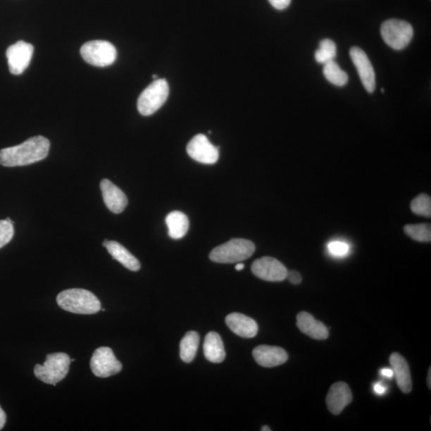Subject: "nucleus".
I'll use <instances>...</instances> for the list:
<instances>
[{
	"label": "nucleus",
	"instance_id": "7c9ffc66",
	"mask_svg": "<svg viewBox=\"0 0 431 431\" xmlns=\"http://www.w3.org/2000/svg\"><path fill=\"white\" fill-rule=\"evenodd\" d=\"M6 420H7V416H6L5 412L2 409V407L0 406V430L4 428Z\"/></svg>",
	"mask_w": 431,
	"mask_h": 431
},
{
	"label": "nucleus",
	"instance_id": "f257e3e1",
	"mask_svg": "<svg viewBox=\"0 0 431 431\" xmlns=\"http://www.w3.org/2000/svg\"><path fill=\"white\" fill-rule=\"evenodd\" d=\"M50 142L43 136L31 137L19 146L0 151V165L16 167L31 165L45 159L49 154Z\"/></svg>",
	"mask_w": 431,
	"mask_h": 431
},
{
	"label": "nucleus",
	"instance_id": "e433bc0d",
	"mask_svg": "<svg viewBox=\"0 0 431 431\" xmlns=\"http://www.w3.org/2000/svg\"><path fill=\"white\" fill-rule=\"evenodd\" d=\"M381 92H382V93H385V89H381Z\"/></svg>",
	"mask_w": 431,
	"mask_h": 431
},
{
	"label": "nucleus",
	"instance_id": "6e6552de",
	"mask_svg": "<svg viewBox=\"0 0 431 431\" xmlns=\"http://www.w3.org/2000/svg\"><path fill=\"white\" fill-rule=\"evenodd\" d=\"M91 368L94 375L100 378H108L119 373L123 369V365L110 347L101 346L94 352Z\"/></svg>",
	"mask_w": 431,
	"mask_h": 431
},
{
	"label": "nucleus",
	"instance_id": "423d86ee",
	"mask_svg": "<svg viewBox=\"0 0 431 431\" xmlns=\"http://www.w3.org/2000/svg\"><path fill=\"white\" fill-rule=\"evenodd\" d=\"M380 31L385 43L397 51L408 46L414 35V29L409 23L394 19L383 23Z\"/></svg>",
	"mask_w": 431,
	"mask_h": 431
},
{
	"label": "nucleus",
	"instance_id": "cd10ccee",
	"mask_svg": "<svg viewBox=\"0 0 431 431\" xmlns=\"http://www.w3.org/2000/svg\"><path fill=\"white\" fill-rule=\"evenodd\" d=\"M328 251L334 256H344L349 253V247L345 242H332L327 245Z\"/></svg>",
	"mask_w": 431,
	"mask_h": 431
},
{
	"label": "nucleus",
	"instance_id": "2f4dec72",
	"mask_svg": "<svg viewBox=\"0 0 431 431\" xmlns=\"http://www.w3.org/2000/svg\"><path fill=\"white\" fill-rule=\"evenodd\" d=\"M381 373L383 376H385L387 377V378H389V379H392V377L394 376V371L392 369H389V368L382 369Z\"/></svg>",
	"mask_w": 431,
	"mask_h": 431
},
{
	"label": "nucleus",
	"instance_id": "1a4fd4ad",
	"mask_svg": "<svg viewBox=\"0 0 431 431\" xmlns=\"http://www.w3.org/2000/svg\"><path fill=\"white\" fill-rule=\"evenodd\" d=\"M187 153L191 158L206 165H213L219 158V147H216L204 135H197L187 145Z\"/></svg>",
	"mask_w": 431,
	"mask_h": 431
},
{
	"label": "nucleus",
	"instance_id": "f03ea898",
	"mask_svg": "<svg viewBox=\"0 0 431 431\" xmlns=\"http://www.w3.org/2000/svg\"><path fill=\"white\" fill-rule=\"evenodd\" d=\"M57 303L62 309L75 314L92 315L101 310L99 299L92 292L82 289L60 292Z\"/></svg>",
	"mask_w": 431,
	"mask_h": 431
},
{
	"label": "nucleus",
	"instance_id": "412c9836",
	"mask_svg": "<svg viewBox=\"0 0 431 431\" xmlns=\"http://www.w3.org/2000/svg\"><path fill=\"white\" fill-rule=\"evenodd\" d=\"M165 223L172 239H178L187 235L189 221L187 216L180 211H173L167 215Z\"/></svg>",
	"mask_w": 431,
	"mask_h": 431
},
{
	"label": "nucleus",
	"instance_id": "f8f14e48",
	"mask_svg": "<svg viewBox=\"0 0 431 431\" xmlns=\"http://www.w3.org/2000/svg\"><path fill=\"white\" fill-rule=\"evenodd\" d=\"M350 56L358 70L363 85L368 93H373L376 87L375 73L367 54L361 48H351Z\"/></svg>",
	"mask_w": 431,
	"mask_h": 431
},
{
	"label": "nucleus",
	"instance_id": "a211bd4d",
	"mask_svg": "<svg viewBox=\"0 0 431 431\" xmlns=\"http://www.w3.org/2000/svg\"><path fill=\"white\" fill-rule=\"evenodd\" d=\"M389 361L401 392L410 393L412 390V380L408 363L397 352L392 353Z\"/></svg>",
	"mask_w": 431,
	"mask_h": 431
},
{
	"label": "nucleus",
	"instance_id": "4be33fe9",
	"mask_svg": "<svg viewBox=\"0 0 431 431\" xmlns=\"http://www.w3.org/2000/svg\"><path fill=\"white\" fill-rule=\"evenodd\" d=\"M200 343L199 335L196 332H189L180 344V356L185 363H191L194 361L197 349Z\"/></svg>",
	"mask_w": 431,
	"mask_h": 431
},
{
	"label": "nucleus",
	"instance_id": "6ab92c4d",
	"mask_svg": "<svg viewBox=\"0 0 431 431\" xmlns=\"http://www.w3.org/2000/svg\"><path fill=\"white\" fill-rule=\"evenodd\" d=\"M104 246L109 251L113 258L121 263L125 268L133 272L139 270L141 268L139 261L135 256L132 255L121 244L106 239L104 242Z\"/></svg>",
	"mask_w": 431,
	"mask_h": 431
},
{
	"label": "nucleus",
	"instance_id": "20e7f679",
	"mask_svg": "<svg viewBox=\"0 0 431 431\" xmlns=\"http://www.w3.org/2000/svg\"><path fill=\"white\" fill-rule=\"evenodd\" d=\"M70 358L63 352L47 355L43 365H35L34 373L42 382L56 386L69 373Z\"/></svg>",
	"mask_w": 431,
	"mask_h": 431
},
{
	"label": "nucleus",
	"instance_id": "9b49d317",
	"mask_svg": "<svg viewBox=\"0 0 431 431\" xmlns=\"http://www.w3.org/2000/svg\"><path fill=\"white\" fill-rule=\"evenodd\" d=\"M251 272L263 280L280 282L287 278V270L282 263L270 256H263L251 265Z\"/></svg>",
	"mask_w": 431,
	"mask_h": 431
},
{
	"label": "nucleus",
	"instance_id": "a878e982",
	"mask_svg": "<svg viewBox=\"0 0 431 431\" xmlns=\"http://www.w3.org/2000/svg\"><path fill=\"white\" fill-rule=\"evenodd\" d=\"M411 211L416 215L430 218L431 199L430 196L422 194L416 197L411 203Z\"/></svg>",
	"mask_w": 431,
	"mask_h": 431
},
{
	"label": "nucleus",
	"instance_id": "b1692460",
	"mask_svg": "<svg viewBox=\"0 0 431 431\" xmlns=\"http://www.w3.org/2000/svg\"><path fill=\"white\" fill-rule=\"evenodd\" d=\"M337 45L331 39H323L320 43V48L315 52L317 63L325 64L334 60L337 56Z\"/></svg>",
	"mask_w": 431,
	"mask_h": 431
},
{
	"label": "nucleus",
	"instance_id": "72a5a7b5",
	"mask_svg": "<svg viewBox=\"0 0 431 431\" xmlns=\"http://www.w3.org/2000/svg\"><path fill=\"white\" fill-rule=\"evenodd\" d=\"M235 268L237 271H242L244 268V265L242 263H238Z\"/></svg>",
	"mask_w": 431,
	"mask_h": 431
},
{
	"label": "nucleus",
	"instance_id": "9d476101",
	"mask_svg": "<svg viewBox=\"0 0 431 431\" xmlns=\"http://www.w3.org/2000/svg\"><path fill=\"white\" fill-rule=\"evenodd\" d=\"M34 46L24 41L10 46L6 52L9 70L12 75H19L25 70L33 56Z\"/></svg>",
	"mask_w": 431,
	"mask_h": 431
},
{
	"label": "nucleus",
	"instance_id": "f3484780",
	"mask_svg": "<svg viewBox=\"0 0 431 431\" xmlns=\"http://www.w3.org/2000/svg\"><path fill=\"white\" fill-rule=\"evenodd\" d=\"M296 325L299 330L311 339L325 340L329 337L327 327L314 318L307 311H301L296 316Z\"/></svg>",
	"mask_w": 431,
	"mask_h": 431
},
{
	"label": "nucleus",
	"instance_id": "f704fd0d",
	"mask_svg": "<svg viewBox=\"0 0 431 431\" xmlns=\"http://www.w3.org/2000/svg\"><path fill=\"white\" fill-rule=\"evenodd\" d=\"M427 385L429 388H431V369L429 368L428 375H427Z\"/></svg>",
	"mask_w": 431,
	"mask_h": 431
},
{
	"label": "nucleus",
	"instance_id": "2eb2a0df",
	"mask_svg": "<svg viewBox=\"0 0 431 431\" xmlns=\"http://www.w3.org/2000/svg\"><path fill=\"white\" fill-rule=\"evenodd\" d=\"M100 188L106 207L115 214L123 212L128 205L127 197L123 192L108 179L101 182Z\"/></svg>",
	"mask_w": 431,
	"mask_h": 431
},
{
	"label": "nucleus",
	"instance_id": "c85d7f7f",
	"mask_svg": "<svg viewBox=\"0 0 431 431\" xmlns=\"http://www.w3.org/2000/svg\"><path fill=\"white\" fill-rule=\"evenodd\" d=\"M273 7L277 10H284L289 7L292 0H268Z\"/></svg>",
	"mask_w": 431,
	"mask_h": 431
},
{
	"label": "nucleus",
	"instance_id": "c756f323",
	"mask_svg": "<svg viewBox=\"0 0 431 431\" xmlns=\"http://www.w3.org/2000/svg\"><path fill=\"white\" fill-rule=\"evenodd\" d=\"M293 285H299L301 283V275L296 271L287 272V278Z\"/></svg>",
	"mask_w": 431,
	"mask_h": 431
},
{
	"label": "nucleus",
	"instance_id": "393cba45",
	"mask_svg": "<svg viewBox=\"0 0 431 431\" xmlns=\"http://www.w3.org/2000/svg\"><path fill=\"white\" fill-rule=\"evenodd\" d=\"M404 232L407 236L415 241L419 242H430L431 241L430 225H407L404 227Z\"/></svg>",
	"mask_w": 431,
	"mask_h": 431
},
{
	"label": "nucleus",
	"instance_id": "4468645a",
	"mask_svg": "<svg viewBox=\"0 0 431 431\" xmlns=\"http://www.w3.org/2000/svg\"><path fill=\"white\" fill-rule=\"evenodd\" d=\"M255 361L263 368H274L284 364L289 358L287 352L281 347L260 345L253 351Z\"/></svg>",
	"mask_w": 431,
	"mask_h": 431
},
{
	"label": "nucleus",
	"instance_id": "c9c22d12",
	"mask_svg": "<svg viewBox=\"0 0 431 431\" xmlns=\"http://www.w3.org/2000/svg\"><path fill=\"white\" fill-rule=\"evenodd\" d=\"M261 430H262V431H270V430H271V429H270V428H269L268 426H263V427L261 428Z\"/></svg>",
	"mask_w": 431,
	"mask_h": 431
},
{
	"label": "nucleus",
	"instance_id": "7ed1b4c3",
	"mask_svg": "<svg viewBox=\"0 0 431 431\" xmlns=\"http://www.w3.org/2000/svg\"><path fill=\"white\" fill-rule=\"evenodd\" d=\"M255 250V244L249 239L235 238L213 249L209 259L220 263L242 262L253 256Z\"/></svg>",
	"mask_w": 431,
	"mask_h": 431
},
{
	"label": "nucleus",
	"instance_id": "39448f33",
	"mask_svg": "<svg viewBox=\"0 0 431 431\" xmlns=\"http://www.w3.org/2000/svg\"><path fill=\"white\" fill-rule=\"evenodd\" d=\"M170 94L169 84L163 79L155 80L140 94L137 110L143 116L152 115L165 103Z\"/></svg>",
	"mask_w": 431,
	"mask_h": 431
},
{
	"label": "nucleus",
	"instance_id": "473e14b6",
	"mask_svg": "<svg viewBox=\"0 0 431 431\" xmlns=\"http://www.w3.org/2000/svg\"><path fill=\"white\" fill-rule=\"evenodd\" d=\"M374 390L377 394H385L386 391V388L383 387L382 385H380V383H376V385L374 387Z\"/></svg>",
	"mask_w": 431,
	"mask_h": 431
},
{
	"label": "nucleus",
	"instance_id": "dca6fc26",
	"mask_svg": "<svg viewBox=\"0 0 431 431\" xmlns=\"http://www.w3.org/2000/svg\"><path fill=\"white\" fill-rule=\"evenodd\" d=\"M225 323L232 332L242 338H254L258 332V325L250 317L233 313L226 316Z\"/></svg>",
	"mask_w": 431,
	"mask_h": 431
},
{
	"label": "nucleus",
	"instance_id": "5701e85b",
	"mask_svg": "<svg viewBox=\"0 0 431 431\" xmlns=\"http://www.w3.org/2000/svg\"><path fill=\"white\" fill-rule=\"evenodd\" d=\"M323 71L326 80L335 86L344 87L349 82V76L346 72L341 69L334 60L325 63Z\"/></svg>",
	"mask_w": 431,
	"mask_h": 431
},
{
	"label": "nucleus",
	"instance_id": "0eeeda50",
	"mask_svg": "<svg viewBox=\"0 0 431 431\" xmlns=\"http://www.w3.org/2000/svg\"><path fill=\"white\" fill-rule=\"evenodd\" d=\"M80 53L85 62L99 68L112 65L117 58L115 46L104 40L88 42L81 47Z\"/></svg>",
	"mask_w": 431,
	"mask_h": 431
},
{
	"label": "nucleus",
	"instance_id": "ddd939ff",
	"mask_svg": "<svg viewBox=\"0 0 431 431\" xmlns=\"http://www.w3.org/2000/svg\"><path fill=\"white\" fill-rule=\"evenodd\" d=\"M352 401L351 389L346 382H337L330 387L327 398L326 404L329 411L335 416L339 415L350 404Z\"/></svg>",
	"mask_w": 431,
	"mask_h": 431
},
{
	"label": "nucleus",
	"instance_id": "bb28decb",
	"mask_svg": "<svg viewBox=\"0 0 431 431\" xmlns=\"http://www.w3.org/2000/svg\"><path fill=\"white\" fill-rule=\"evenodd\" d=\"M13 236V223L7 220H0V249L8 244Z\"/></svg>",
	"mask_w": 431,
	"mask_h": 431
},
{
	"label": "nucleus",
	"instance_id": "aec40b11",
	"mask_svg": "<svg viewBox=\"0 0 431 431\" xmlns=\"http://www.w3.org/2000/svg\"><path fill=\"white\" fill-rule=\"evenodd\" d=\"M204 354L209 362L220 363L225 358V351L220 335L215 332L206 335L204 342Z\"/></svg>",
	"mask_w": 431,
	"mask_h": 431
}]
</instances>
